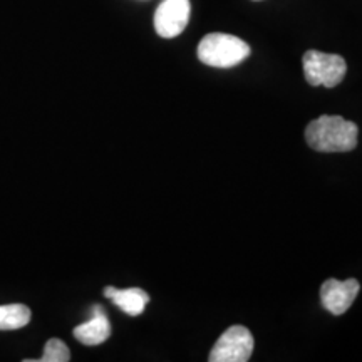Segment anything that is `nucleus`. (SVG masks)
<instances>
[{
    "label": "nucleus",
    "mask_w": 362,
    "mask_h": 362,
    "mask_svg": "<svg viewBox=\"0 0 362 362\" xmlns=\"http://www.w3.org/2000/svg\"><path fill=\"white\" fill-rule=\"evenodd\" d=\"M357 124L342 116L324 115L310 121L305 129V141L319 153H347L357 146Z\"/></svg>",
    "instance_id": "f257e3e1"
},
{
    "label": "nucleus",
    "mask_w": 362,
    "mask_h": 362,
    "mask_svg": "<svg viewBox=\"0 0 362 362\" xmlns=\"http://www.w3.org/2000/svg\"><path fill=\"white\" fill-rule=\"evenodd\" d=\"M250 56V45L230 34H208L198 44V59L203 64L228 69Z\"/></svg>",
    "instance_id": "f03ea898"
},
{
    "label": "nucleus",
    "mask_w": 362,
    "mask_h": 362,
    "mask_svg": "<svg viewBox=\"0 0 362 362\" xmlns=\"http://www.w3.org/2000/svg\"><path fill=\"white\" fill-rule=\"evenodd\" d=\"M302 64H304L305 79L310 86L336 88L342 83L347 72L346 61L337 54L307 51L302 59Z\"/></svg>",
    "instance_id": "7ed1b4c3"
},
{
    "label": "nucleus",
    "mask_w": 362,
    "mask_h": 362,
    "mask_svg": "<svg viewBox=\"0 0 362 362\" xmlns=\"http://www.w3.org/2000/svg\"><path fill=\"white\" fill-rule=\"evenodd\" d=\"M253 336L243 325H232L215 342L210 362H247L253 352Z\"/></svg>",
    "instance_id": "20e7f679"
},
{
    "label": "nucleus",
    "mask_w": 362,
    "mask_h": 362,
    "mask_svg": "<svg viewBox=\"0 0 362 362\" xmlns=\"http://www.w3.org/2000/svg\"><path fill=\"white\" fill-rule=\"evenodd\" d=\"M192 4L189 0H163L155 12V30L160 37L173 39L187 29Z\"/></svg>",
    "instance_id": "39448f33"
},
{
    "label": "nucleus",
    "mask_w": 362,
    "mask_h": 362,
    "mask_svg": "<svg viewBox=\"0 0 362 362\" xmlns=\"http://www.w3.org/2000/svg\"><path fill=\"white\" fill-rule=\"evenodd\" d=\"M359 288L361 285L356 279L344 280V282L336 279L325 280L320 287V300L324 309L334 315H342L356 300Z\"/></svg>",
    "instance_id": "423d86ee"
},
{
    "label": "nucleus",
    "mask_w": 362,
    "mask_h": 362,
    "mask_svg": "<svg viewBox=\"0 0 362 362\" xmlns=\"http://www.w3.org/2000/svg\"><path fill=\"white\" fill-rule=\"evenodd\" d=\"M111 336V324L101 305L93 307V315L88 322L74 329V337L84 346H99Z\"/></svg>",
    "instance_id": "0eeeda50"
},
{
    "label": "nucleus",
    "mask_w": 362,
    "mask_h": 362,
    "mask_svg": "<svg viewBox=\"0 0 362 362\" xmlns=\"http://www.w3.org/2000/svg\"><path fill=\"white\" fill-rule=\"evenodd\" d=\"M104 297L111 298L112 304L119 307L124 314L133 315V317L143 314L149 302L148 293L144 292L143 288H138V287L124 288V291H121V288H116V287H106L104 288Z\"/></svg>",
    "instance_id": "6e6552de"
},
{
    "label": "nucleus",
    "mask_w": 362,
    "mask_h": 362,
    "mask_svg": "<svg viewBox=\"0 0 362 362\" xmlns=\"http://www.w3.org/2000/svg\"><path fill=\"white\" fill-rule=\"evenodd\" d=\"M30 322V309L24 304L0 305V330H17Z\"/></svg>",
    "instance_id": "1a4fd4ad"
},
{
    "label": "nucleus",
    "mask_w": 362,
    "mask_h": 362,
    "mask_svg": "<svg viewBox=\"0 0 362 362\" xmlns=\"http://www.w3.org/2000/svg\"><path fill=\"white\" fill-rule=\"evenodd\" d=\"M39 362H67L71 361V351L61 339H49L44 347V356Z\"/></svg>",
    "instance_id": "9d476101"
},
{
    "label": "nucleus",
    "mask_w": 362,
    "mask_h": 362,
    "mask_svg": "<svg viewBox=\"0 0 362 362\" xmlns=\"http://www.w3.org/2000/svg\"><path fill=\"white\" fill-rule=\"evenodd\" d=\"M255 2H260V0H255Z\"/></svg>",
    "instance_id": "9b49d317"
}]
</instances>
